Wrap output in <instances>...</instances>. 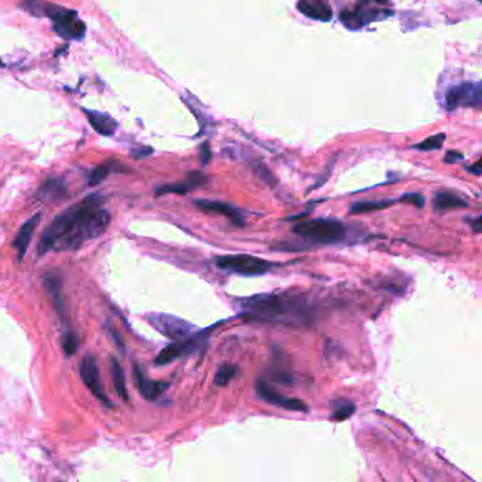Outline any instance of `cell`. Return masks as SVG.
Returning a JSON list of instances; mask_svg holds the SVG:
<instances>
[{"mask_svg": "<svg viewBox=\"0 0 482 482\" xmlns=\"http://www.w3.org/2000/svg\"><path fill=\"white\" fill-rule=\"evenodd\" d=\"M103 202V195L91 194L55 217L38 241V255L71 252L103 235L110 224V214L102 207Z\"/></svg>", "mask_w": 482, "mask_h": 482, "instance_id": "obj_1", "label": "cell"}, {"mask_svg": "<svg viewBox=\"0 0 482 482\" xmlns=\"http://www.w3.org/2000/svg\"><path fill=\"white\" fill-rule=\"evenodd\" d=\"M235 306L239 310V316L248 321L299 324L311 314L306 299L286 292L236 299Z\"/></svg>", "mask_w": 482, "mask_h": 482, "instance_id": "obj_2", "label": "cell"}, {"mask_svg": "<svg viewBox=\"0 0 482 482\" xmlns=\"http://www.w3.org/2000/svg\"><path fill=\"white\" fill-rule=\"evenodd\" d=\"M21 7L31 16L50 18L54 31L62 38L79 40L85 35L86 25L74 10L45 0H21Z\"/></svg>", "mask_w": 482, "mask_h": 482, "instance_id": "obj_3", "label": "cell"}, {"mask_svg": "<svg viewBox=\"0 0 482 482\" xmlns=\"http://www.w3.org/2000/svg\"><path fill=\"white\" fill-rule=\"evenodd\" d=\"M293 234L314 245H334L347 236L345 225L333 218L300 221L293 226Z\"/></svg>", "mask_w": 482, "mask_h": 482, "instance_id": "obj_4", "label": "cell"}, {"mask_svg": "<svg viewBox=\"0 0 482 482\" xmlns=\"http://www.w3.org/2000/svg\"><path fill=\"white\" fill-rule=\"evenodd\" d=\"M214 262L219 270H225L245 277L262 276L270 272L272 268L275 266L272 262L252 255H224L217 256Z\"/></svg>", "mask_w": 482, "mask_h": 482, "instance_id": "obj_5", "label": "cell"}, {"mask_svg": "<svg viewBox=\"0 0 482 482\" xmlns=\"http://www.w3.org/2000/svg\"><path fill=\"white\" fill-rule=\"evenodd\" d=\"M372 0H358L354 8H344L340 14V20L350 30H360L374 21L386 20L394 16L391 8H377L371 6Z\"/></svg>", "mask_w": 482, "mask_h": 482, "instance_id": "obj_6", "label": "cell"}, {"mask_svg": "<svg viewBox=\"0 0 482 482\" xmlns=\"http://www.w3.org/2000/svg\"><path fill=\"white\" fill-rule=\"evenodd\" d=\"M147 321L150 323V326L157 330L161 335L173 340V341H180V340H185L188 337H191L195 331H198V328L177 317V316H171V314H166V313H151L147 316Z\"/></svg>", "mask_w": 482, "mask_h": 482, "instance_id": "obj_7", "label": "cell"}, {"mask_svg": "<svg viewBox=\"0 0 482 482\" xmlns=\"http://www.w3.org/2000/svg\"><path fill=\"white\" fill-rule=\"evenodd\" d=\"M482 101V84L480 81L463 82L452 86L446 93V108L456 110L459 108H478Z\"/></svg>", "mask_w": 482, "mask_h": 482, "instance_id": "obj_8", "label": "cell"}, {"mask_svg": "<svg viewBox=\"0 0 482 482\" xmlns=\"http://www.w3.org/2000/svg\"><path fill=\"white\" fill-rule=\"evenodd\" d=\"M205 333H201V334H197V335H191L185 340H180V341H174V344H170L168 347H166L154 360V365L157 367H164V365H168L174 361H177L178 358L181 357H185V355H191L194 354L200 345H201V341L205 338Z\"/></svg>", "mask_w": 482, "mask_h": 482, "instance_id": "obj_9", "label": "cell"}, {"mask_svg": "<svg viewBox=\"0 0 482 482\" xmlns=\"http://www.w3.org/2000/svg\"><path fill=\"white\" fill-rule=\"evenodd\" d=\"M255 391H256V395L269 405H273V406L290 411V412H309V408L303 401L282 395L280 392L273 389L268 384L266 379H259L255 385Z\"/></svg>", "mask_w": 482, "mask_h": 482, "instance_id": "obj_10", "label": "cell"}, {"mask_svg": "<svg viewBox=\"0 0 482 482\" xmlns=\"http://www.w3.org/2000/svg\"><path fill=\"white\" fill-rule=\"evenodd\" d=\"M79 375L85 384V386L89 389V392L105 406H110V402L105 394V389L101 384L99 377V368L96 364L95 357L85 355L84 360L79 364Z\"/></svg>", "mask_w": 482, "mask_h": 482, "instance_id": "obj_11", "label": "cell"}, {"mask_svg": "<svg viewBox=\"0 0 482 482\" xmlns=\"http://www.w3.org/2000/svg\"><path fill=\"white\" fill-rule=\"evenodd\" d=\"M194 205L204 211V212H211V214H218L225 218H228L235 226H243L245 225V218L239 212L238 208L228 202L222 201H212V200H195Z\"/></svg>", "mask_w": 482, "mask_h": 482, "instance_id": "obj_12", "label": "cell"}, {"mask_svg": "<svg viewBox=\"0 0 482 482\" xmlns=\"http://www.w3.org/2000/svg\"><path fill=\"white\" fill-rule=\"evenodd\" d=\"M208 181V177L205 174H202L201 171H191L188 173V176L178 183H173V184H166V185H160L156 188V195H164V194H180L184 195L190 191H194L200 187H202L205 183Z\"/></svg>", "mask_w": 482, "mask_h": 482, "instance_id": "obj_13", "label": "cell"}, {"mask_svg": "<svg viewBox=\"0 0 482 482\" xmlns=\"http://www.w3.org/2000/svg\"><path fill=\"white\" fill-rule=\"evenodd\" d=\"M133 375H134V384L137 386V389L140 391L142 396L147 401H157L170 386V384L167 382H159V381H151L149 379L139 367L134 365L133 369Z\"/></svg>", "mask_w": 482, "mask_h": 482, "instance_id": "obj_14", "label": "cell"}, {"mask_svg": "<svg viewBox=\"0 0 482 482\" xmlns=\"http://www.w3.org/2000/svg\"><path fill=\"white\" fill-rule=\"evenodd\" d=\"M297 10L311 20L324 23L333 20V8L328 0H299Z\"/></svg>", "mask_w": 482, "mask_h": 482, "instance_id": "obj_15", "label": "cell"}, {"mask_svg": "<svg viewBox=\"0 0 482 482\" xmlns=\"http://www.w3.org/2000/svg\"><path fill=\"white\" fill-rule=\"evenodd\" d=\"M266 375H268V379L272 382L287 385V386L294 385V377L290 371V367L286 358L280 355V352L272 358V362L268 365Z\"/></svg>", "mask_w": 482, "mask_h": 482, "instance_id": "obj_16", "label": "cell"}, {"mask_svg": "<svg viewBox=\"0 0 482 482\" xmlns=\"http://www.w3.org/2000/svg\"><path fill=\"white\" fill-rule=\"evenodd\" d=\"M40 219H41V215H40V214H37V215L31 217L30 219H27V221L21 225V228H20V231L17 232L14 241L11 242V246L17 251V258H18V260H21V259L24 258V255H25V252H27V249H28L30 241H31V238H33V234H34V231H35V228H37Z\"/></svg>", "mask_w": 482, "mask_h": 482, "instance_id": "obj_17", "label": "cell"}, {"mask_svg": "<svg viewBox=\"0 0 482 482\" xmlns=\"http://www.w3.org/2000/svg\"><path fill=\"white\" fill-rule=\"evenodd\" d=\"M84 112L92 129L101 136H112L115 130L117 129V122L108 113H102V112L91 110V109H85Z\"/></svg>", "mask_w": 482, "mask_h": 482, "instance_id": "obj_18", "label": "cell"}, {"mask_svg": "<svg viewBox=\"0 0 482 482\" xmlns=\"http://www.w3.org/2000/svg\"><path fill=\"white\" fill-rule=\"evenodd\" d=\"M65 195H67V188L64 183L59 178H48L40 185L35 194V198L42 202H51V201H58Z\"/></svg>", "mask_w": 482, "mask_h": 482, "instance_id": "obj_19", "label": "cell"}, {"mask_svg": "<svg viewBox=\"0 0 482 482\" xmlns=\"http://www.w3.org/2000/svg\"><path fill=\"white\" fill-rule=\"evenodd\" d=\"M42 285L47 289V292L50 293L58 316L62 319L64 317V303H62V282H61V277L55 273H47L42 277Z\"/></svg>", "mask_w": 482, "mask_h": 482, "instance_id": "obj_20", "label": "cell"}, {"mask_svg": "<svg viewBox=\"0 0 482 482\" xmlns=\"http://www.w3.org/2000/svg\"><path fill=\"white\" fill-rule=\"evenodd\" d=\"M433 207L439 212H446L456 208H466L469 202L452 191H439L433 197Z\"/></svg>", "mask_w": 482, "mask_h": 482, "instance_id": "obj_21", "label": "cell"}, {"mask_svg": "<svg viewBox=\"0 0 482 482\" xmlns=\"http://www.w3.org/2000/svg\"><path fill=\"white\" fill-rule=\"evenodd\" d=\"M109 371H110V375H112V382H113V386H115V391L117 394V396L127 402L129 401V395H127V389H126V381H125V372L119 364L117 360L115 358H110L109 361Z\"/></svg>", "mask_w": 482, "mask_h": 482, "instance_id": "obj_22", "label": "cell"}, {"mask_svg": "<svg viewBox=\"0 0 482 482\" xmlns=\"http://www.w3.org/2000/svg\"><path fill=\"white\" fill-rule=\"evenodd\" d=\"M395 202V200H381V201H360V202H354L350 207V215H360V214H368V212H375V211H381V210H386L389 207H392Z\"/></svg>", "mask_w": 482, "mask_h": 482, "instance_id": "obj_23", "label": "cell"}, {"mask_svg": "<svg viewBox=\"0 0 482 482\" xmlns=\"http://www.w3.org/2000/svg\"><path fill=\"white\" fill-rule=\"evenodd\" d=\"M330 406H331V416L330 418H331V420H335V422H343V420L350 419L357 411L355 405L345 398H338V399L333 401Z\"/></svg>", "mask_w": 482, "mask_h": 482, "instance_id": "obj_24", "label": "cell"}, {"mask_svg": "<svg viewBox=\"0 0 482 482\" xmlns=\"http://www.w3.org/2000/svg\"><path fill=\"white\" fill-rule=\"evenodd\" d=\"M119 170H125V167L116 161V160H109L98 167H95L89 176V185H98L99 183H102L112 171H119Z\"/></svg>", "mask_w": 482, "mask_h": 482, "instance_id": "obj_25", "label": "cell"}, {"mask_svg": "<svg viewBox=\"0 0 482 482\" xmlns=\"http://www.w3.org/2000/svg\"><path fill=\"white\" fill-rule=\"evenodd\" d=\"M238 375V367L235 364H224L215 374L214 384L217 386H226Z\"/></svg>", "mask_w": 482, "mask_h": 482, "instance_id": "obj_26", "label": "cell"}, {"mask_svg": "<svg viewBox=\"0 0 482 482\" xmlns=\"http://www.w3.org/2000/svg\"><path fill=\"white\" fill-rule=\"evenodd\" d=\"M444 142H446V134H444V133H439V134L430 136V137H428L426 140H423V142L415 144L413 149L420 150V151L439 150V149H442V146L444 144Z\"/></svg>", "mask_w": 482, "mask_h": 482, "instance_id": "obj_27", "label": "cell"}, {"mask_svg": "<svg viewBox=\"0 0 482 482\" xmlns=\"http://www.w3.org/2000/svg\"><path fill=\"white\" fill-rule=\"evenodd\" d=\"M61 345H62V350L65 352L67 357H72L76 351H78V347H79V338L75 333L72 331H68L64 334L62 340H61Z\"/></svg>", "mask_w": 482, "mask_h": 482, "instance_id": "obj_28", "label": "cell"}, {"mask_svg": "<svg viewBox=\"0 0 482 482\" xmlns=\"http://www.w3.org/2000/svg\"><path fill=\"white\" fill-rule=\"evenodd\" d=\"M398 201L401 202H406V204H411V205H415L418 208H423L425 207V197L420 194V193H406L403 194Z\"/></svg>", "mask_w": 482, "mask_h": 482, "instance_id": "obj_29", "label": "cell"}, {"mask_svg": "<svg viewBox=\"0 0 482 482\" xmlns=\"http://www.w3.org/2000/svg\"><path fill=\"white\" fill-rule=\"evenodd\" d=\"M212 159V153H211V149H210V143L208 142H204L200 147V160H201V164L202 166H207Z\"/></svg>", "mask_w": 482, "mask_h": 482, "instance_id": "obj_30", "label": "cell"}, {"mask_svg": "<svg viewBox=\"0 0 482 482\" xmlns=\"http://www.w3.org/2000/svg\"><path fill=\"white\" fill-rule=\"evenodd\" d=\"M464 160V154L460 153V151H454V150H450L446 153V157H444V161L449 163V164H456L459 161Z\"/></svg>", "mask_w": 482, "mask_h": 482, "instance_id": "obj_31", "label": "cell"}, {"mask_svg": "<svg viewBox=\"0 0 482 482\" xmlns=\"http://www.w3.org/2000/svg\"><path fill=\"white\" fill-rule=\"evenodd\" d=\"M150 153H153V149L151 147H142V149H133L132 150V157L133 159H143L146 156H149Z\"/></svg>", "mask_w": 482, "mask_h": 482, "instance_id": "obj_32", "label": "cell"}, {"mask_svg": "<svg viewBox=\"0 0 482 482\" xmlns=\"http://www.w3.org/2000/svg\"><path fill=\"white\" fill-rule=\"evenodd\" d=\"M481 164V160H478L476 164H473V166H467V167H466V170H467V171H470L471 174H474V176L480 177V176L482 174Z\"/></svg>", "mask_w": 482, "mask_h": 482, "instance_id": "obj_33", "label": "cell"}, {"mask_svg": "<svg viewBox=\"0 0 482 482\" xmlns=\"http://www.w3.org/2000/svg\"><path fill=\"white\" fill-rule=\"evenodd\" d=\"M470 221V224H471V226L474 228V232L476 234H481V229H482V218L481 217H477L476 219H469Z\"/></svg>", "mask_w": 482, "mask_h": 482, "instance_id": "obj_34", "label": "cell"}, {"mask_svg": "<svg viewBox=\"0 0 482 482\" xmlns=\"http://www.w3.org/2000/svg\"><path fill=\"white\" fill-rule=\"evenodd\" d=\"M374 3H378V4H386L389 0H372Z\"/></svg>", "mask_w": 482, "mask_h": 482, "instance_id": "obj_35", "label": "cell"}, {"mask_svg": "<svg viewBox=\"0 0 482 482\" xmlns=\"http://www.w3.org/2000/svg\"><path fill=\"white\" fill-rule=\"evenodd\" d=\"M478 1H482V0H478Z\"/></svg>", "mask_w": 482, "mask_h": 482, "instance_id": "obj_36", "label": "cell"}]
</instances>
